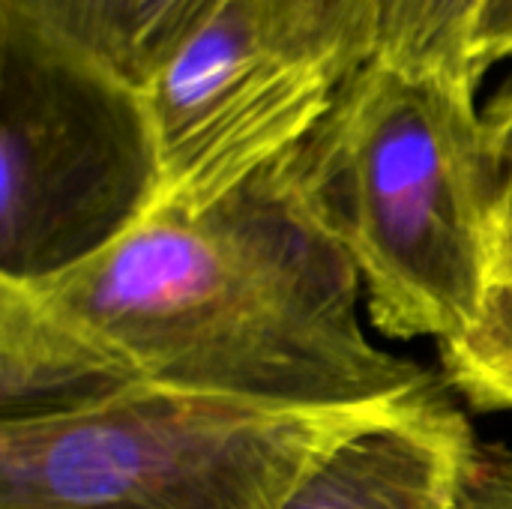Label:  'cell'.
I'll use <instances>...</instances> for the list:
<instances>
[{
	"instance_id": "cell-12",
	"label": "cell",
	"mask_w": 512,
	"mask_h": 509,
	"mask_svg": "<svg viewBox=\"0 0 512 509\" xmlns=\"http://www.w3.org/2000/svg\"><path fill=\"white\" fill-rule=\"evenodd\" d=\"M222 3L225 0H138L132 45L135 87L174 45H180Z\"/></svg>"
},
{
	"instance_id": "cell-13",
	"label": "cell",
	"mask_w": 512,
	"mask_h": 509,
	"mask_svg": "<svg viewBox=\"0 0 512 509\" xmlns=\"http://www.w3.org/2000/svg\"><path fill=\"white\" fill-rule=\"evenodd\" d=\"M512 63V48L507 51V57ZM498 156H501V168H504V210L512 216V75L507 78L504 90L483 108Z\"/></svg>"
},
{
	"instance_id": "cell-6",
	"label": "cell",
	"mask_w": 512,
	"mask_h": 509,
	"mask_svg": "<svg viewBox=\"0 0 512 509\" xmlns=\"http://www.w3.org/2000/svg\"><path fill=\"white\" fill-rule=\"evenodd\" d=\"M492 459L438 390L339 441L282 509H474Z\"/></svg>"
},
{
	"instance_id": "cell-4",
	"label": "cell",
	"mask_w": 512,
	"mask_h": 509,
	"mask_svg": "<svg viewBox=\"0 0 512 509\" xmlns=\"http://www.w3.org/2000/svg\"><path fill=\"white\" fill-rule=\"evenodd\" d=\"M0 279L36 285L90 261L159 204L138 87L0 6Z\"/></svg>"
},
{
	"instance_id": "cell-14",
	"label": "cell",
	"mask_w": 512,
	"mask_h": 509,
	"mask_svg": "<svg viewBox=\"0 0 512 509\" xmlns=\"http://www.w3.org/2000/svg\"><path fill=\"white\" fill-rule=\"evenodd\" d=\"M512 48V0H492L486 21H483V36H480V63L483 72H489L498 60L507 57Z\"/></svg>"
},
{
	"instance_id": "cell-3",
	"label": "cell",
	"mask_w": 512,
	"mask_h": 509,
	"mask_svg": "<svg viewBox=\"0 0 512 509\" xmlns=\"http://www.w3.org/2000/svg\"><path fill=\"white\" fill-rule=\"evenodd\" d=\"M408 399L303 411L135 384L69 417L3 423L0 509H282L339 441Z\"/></svg>"
},
{
	"instance_id": "cell-11",
	"label": "cell",
	"mask_w": 512,
	"mask_h": 509,
	"mask_svg": "<svg viewBox=\"0 0 512 509\" xmlns=\"http://www.w3.org/2000/svg\"><path fill=\"white\" fill-rule=\"evenodd\" d=\"M267 30L294 48L342 51L351 60V0H249Z\"/></svg>"
},
{
	"instance_id": "cell-1",
	"label": "cell",
	"mask_w": 512,
	"mask_h": 509,
	"mask_svg": "<svg viewBox=\"0 0 512 509\" xmlns=\"http://www.w3.org/2000/svg\"><path fill=\"white\" fill-rule=\"evenodd\" d=\"M291 153L213 207H159L90 261L24 288L135 384L303 411L432 390L417 363L366 339L360 273Z\"/></svg>"
},
{
	"instance_id": "cell-2",
	"label": "cell",
	"mask_w": 512,
	"mask_h": 509,
	"mask_svg": "<svg viewBox=\"0 0 512 509\" xmlns=\"http://www.w3.org/2000/svg\"><path fill=\"white\" fill-rule=\"evenodd\" d=\"M291 165L351 255L378 330L441 345L477 321L504 225L480 87L363 57Z\"/></svg>"
},
{
	"instance_id": "cell-15",
	"label": "cell",
	"mask_w": 512,
	"mask_h": 509,
	"mask_svg": "<svg viewBox=\"0 0 512 509\" xmlns=\"http://www.w3.org/2000/svg\"><path fill=\"white\" fill-rule=\"evenodd\" d=\"M474 509H512V459H492V471Z\"/></svg>"
},
{
	"instance_id": "cell-5",
	"label": "cell",
	"mask_w": 512,
	"mask_h": 509,
	"mask_svg": "<svg viewBox=\"0 0 512 509\" xmlns=\"http://www.w3.org/2000/svg\"><path fill=\"white\" fill-rule=\"evenodd\" d=\"M357 60L279 42L249 0H225L141 81L159 207L201 213L297 150Z\"/></svg>"
},
{
	"instance_id": "cell-8",
	"label": "cell",
	"mask_w": 512,
	"mask_h": 509,
	"mask_svg": "<svg viewBox=\"0 0 512 509\" xmlns=\"http://www.w3.org/2000/svg\"><path fill=\"white\" fill-rule=\"evenodd\" d=\"M492 0H351V54L480 87V36Z\"/></svg>"
},
{
	"instance_id": "cell-7",
	"label": "cell",
	"mask_w": 512,
	"mask_h": 509,
	"mask_svg": "<svg viewBox=\"0 0 512 509\" xmlns=\"http://www.w3.org/2000/svg\"><path fill=\"white\" fill-rule=\"evenodd\" d=\"M135 381L24 285L0 279V426L87 411Z\"/></svg>"
},
{
	"instance_id": "cell-9",
	"label": "cell",
	"mask_w": 512,
	"mask_h": 509,
	"mask_svg": "<svg viewBox=\"0 0 512 509\" xmlns=\"http://www.w3.org/2000/svg\"><path fill=\"white\" fill-rule=\"evenodd\" d=\"M447 381L480 411H512V216L504 210L492 279L477 321L441 342Z\"/></svg>"
},
{
	"instance_id": "cell-10",
	"label": "cell",
	"mask_w": 512,
	"mask_h": 509,
	"mask_svg": "<svg viewBox=\"0 0 512 509\" xmlns=\"http://www.w3.org/2000/svg\"><path fill=\"white\" fill-rule=\"evenodd\" d=\"M135 3L138 0H0V6L24 15L132 84Z\"/></svg>"
}]
</instances>
